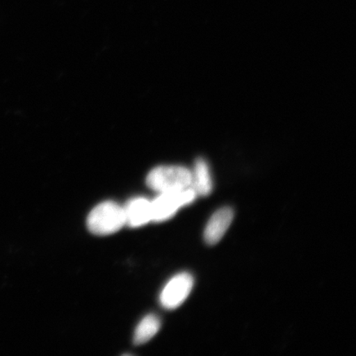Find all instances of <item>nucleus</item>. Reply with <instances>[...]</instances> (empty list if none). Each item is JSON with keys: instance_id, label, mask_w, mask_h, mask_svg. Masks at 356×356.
<instances>
[{"instance_id": "1", "label": "nucleus", "mask_w": 356, "mask_h": 356, "mask_svg": "<svg viewBox=\"0 0 356 356\" xmlns=\"http://www.w3.org/2000/svg\"><path fill=\"white\" fill-rule=\"evenodd\" d=\"M88 228L95 235L117 233L126 225L124 208L113 202L101 203L89 213Z\"/></svg>"}, {"instance_id": "2", "label": "nucleus", "mask_w": 356, "mask_h": 356, "mask_svg": "<svg viewBox=\"0 0 356 356\" xmlns=\"http://www.w3.org/2000/svg\"><path fill=\"white\" fill-rule=\"evenodd\" d=\"M191 172L181 166H160L147 176V185L159 193H171L191 188Z\"/></svg>"}, {"instance_id": "3", "label": "nucleus", "mask_w": 356, "mask_h": 356, "mask_svg": "<svg viewBox=\"0 0 356 356\" xmlns=\"http://www.w3.org/2000/svg\"><path fill=\"white\" fill-rule=\"evenodd\" d=\"M197 195L190 188L188 189L160 193L153 202L152 216L154 222H163L175 216L181 207L193 203Z\"/></svg>"}, {"instance_id": "4", "label": "nucleus", "mask_w": 356, "mask_h": 356, "mask_svg": "<svg viewBox=\"0 0 356 356\" xmlns=\"http://www.w3.org/2000/svg\"><path fill=\"white\" fill-rule=\"evenodd\" d=\"M194 280L188 273H181L170 280L160 296V302L163 308L175 309L188 299L193 291Z\"/></svg>"}, {"instance_id": "5", "label": "nucleus", "mask_w": 356, "mask_h": 356, "mask_svg": "<svg viewBox=\"0 0 356 356\" xmlns=\"http://www.w3.org/2000/svg\"><path fill=\"white\" fill-rule=\"evenodd\" d=\"M234 216V211L229 207L222 208L213 213L204 229V241L211 246L219 243L232 224Z\"/></svg>"}, {"instance_id": "6", "label": "nucleus", "mask_w": 356, "mask_h": 356, "mask_svg": "<svg viewBox=\"0 0 356 356\" xmlns=\"http://www.w3.org/2000/svg\"><path fill=\"white\" fill-rule=\"evenodd\" d=\"M124 208L126 225L138 228L153 221L152 204L149 200L142 197L132 199Z\"/></svg>"}, {"instance_id": "7", "label": "nucleus", "mask_w": 356, "mask_h": 356, "mask_svg": "<svg viewBox=\"0 0 356 356\" xmlns=\"http://www.w3.org/2000/svg\"><path fill=\"white\" fill-rule=\"evenodd\" d=\"M193 181L191 188L195 191V194L207 197L212 191V178L210 168L206 160L199 159L195 163L194 170L191 172Z\"/></svg>"}, {"instance_id": "8", "label": "nucleus", "mask_w": 356, "mask_h": 356, "mask_svg": "<svg viewBox=\"0 0 356 356\" xmlns=\"http://www.w3.org/2000/svg\"><path fill=\"white\" fill-rule=\"evenodd\" d=\"M161 322L157 316L149 314L138 325L134 335V343L137 346L145 344L157 334Z\"/></svg>"}]
</instances>
